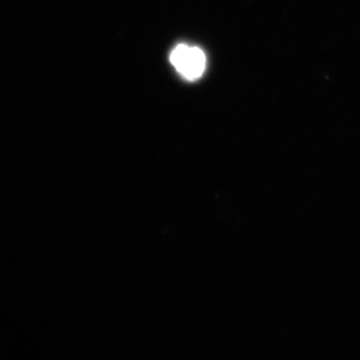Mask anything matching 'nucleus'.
Masks as SVG:
<instances>
[{"instance_id": "f257e3e1", "label": "nucleus", "mask_w": 360, "mask_h": 360, "mask_svg": "<svg viewBox=\"0 0 360 360\" xmlns=\"http://www.w3.org/2000/svg\"><path fill=\"white\" fill-rule=\"evenodd\" d=\"M170 63L184 79L196 81L205 72L207 58L200 48L179 44L170 54Z\"/></svg>"}]
</instances>
